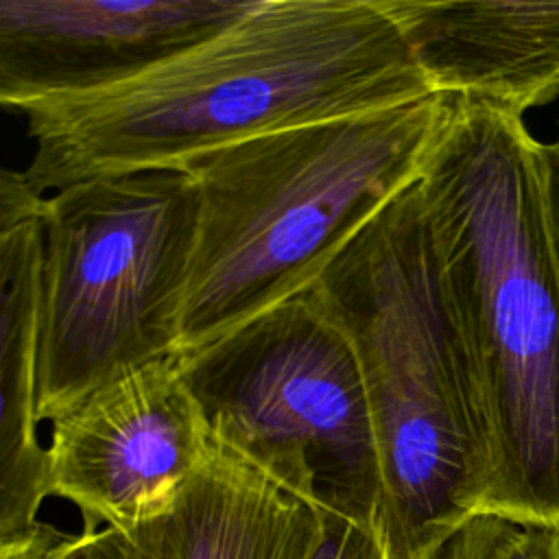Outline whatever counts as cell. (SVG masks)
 <instances>
[{
	"instance_id": "14",
	"label": "cell",
	"mask_w": 559,
	"mask_h": 559,
	"mask_svg": "<svg viewBox=\"0 0 559 559\" xmlns=\"http://www.w3.org/2000/svg\"><path fill=\"white\" fill-rule=\"evenodd\" d=\"M55 559H135L127 535L114 526L85 528L70 535Z\"/></svg>"
},
{
	"instance_id": "10",
	"label": "cell",
	"mask_w": 559,
	"mask_h": 559,
	"mask_svg": "<svg viewBox=\"0 0 559 559\" xmlns=\"http://www.w3.org/2000/svg\"><path fill=\"white\" fill-rule=\"evenodd\" d=\"M321 507L212 439L173 500L122 531L135 559H312Z\"/></svg>"
},
{
	"instance_id": "8",
	"label": "cell",
	"mask_w": 559,
	"mask_h": 559,
	"mask_svg": "<svg viewBox=\"0 0 559 559\" xmlns=\"http://www.w3.org/2000/svg\"><path fill=\"white\" fill-rule=\"evenodd\" d=\"M255 0H0V107L118 85L218 33Z\"/></svg>"
},
{
	"instance_id": "13",
	"label": "cell",
	"mask_w": 559,
	"mask_h": 559,
	"mask_svg": "<svg viewBox=\"0 0 559 559\" xmlns=\"http://www.w3.org/2000/svg\"><path fill=\"white\" fill-rule=\"evenodd\" d=\"M323 528L312 559H397L380 518H354L323 511Z\"/></svg>"
},
{
	"instance_id": "11",
	"label": "cell",
	"mask_w": 559,
	"mask_h": 559,
	"mask_svg": "<svg viewBox=\"0 0 559 559\" xmlns=\"http://www.w3.org/2000/svg\"><path fill=\"white\" fill-rule=\"evenodd\" d=\"M39 218L0 231V544L28 533L50 496L37 432Z\"/></svg>"
},
{
	"instance_id": "9",
	"label": "cell",
	"mask_w": 559,
	"mask_h": 559,
	"mask_svg": "<svg viewBox=\"0 0 559 559\" xmlns=\"http://www.w3.org/2000/svg\"><path fill=\"white\" fill-rule=\"evenodd\" d=\"M432 94L524 118L559 96V0H382Z\"/></svg>"
},
{
	"instance_id": "3",
	"label": "cell",
	"mask_w": 559,
	"mask_h": 559,
	"mask_svg": "<svg viewBox=\"0 0 559 559\" xmlns=\"http://www.w3.org/2000/svg\"><path fill=\"white\" fill-rule=\"evenodd\" d=\"M308 293L358 358L386 542L397 559H432L480 511L489 441L419 186L384 205Z\"/></svg>"
},
{
	"instance_id": "7",
	"label": "cell",
	"mask_w": 559,
	"mask_h": 559,
	"mask_svg": "<svg viewBox=\"0 0 559 559\" xmlns=\"http://www.w3.org/2000/svg\"><path fill=\"white\" fill-rule=\"evenodd\" d=\"M212 443L177 356L140 367L50 421V496L85 528L129 531L162 511Z\"/></svg>"
},
{
	"instance_id": "5",
	"label": "cell",
	"mask_w": 559,
	"mask_h": 559,
	"mask_svg": "<svg viewBox=\"0 0 559 559\" xmlns=\"http://www.w3.org/2000/svg\"><path fill=\"white\" fill-rule=\"evenodd\" d=\"M190 175L100 177L44 197L37 421L177 356L197 242Z\"/></svg>"
},
{
	"instance_id": "6",
	"label": "cell",
	"mask_w": 559,
	"mask_h": 559,
	"mask_svg": "<svg viewBox=\"0 0 559 559\" xmlns=\"http://www.w3.org/2000/svg\"><path fill=\"white\" fill-rule=\"evenodd\" d=\"M177 360L212 439L323 511L380 518L358 358L308 290Z\"/></svg>"
},
{
	"instance_id": "1",
	"label": "cell",
	"mask_w": 559,
	"mask_h": 559,
	"mask_svg": "<svg viewBox=\"0 0 559 559\" xmlns=\"http://www.w3.org/2000/svg\"><path fill=\"white\" fill-rule=\"evenodd\" d=\"M382 0H255L218 33L100 92L22 111L39 194L181 170L264 133L430 96Z\"/></svg>"
},
{
	"instance_id": "12",
	"label": "cell",
	"mask_w": 559,
	"mask_h": 559,
	"mask_svg": "<svg viewBox=\"0 0 559 559\" xmlns=\"http://www.w3.org/2000/svg\"><path fill=\"white\" fill-rule=\"evenodd\" d=\"M478 559H559V528L476 515Z\"/></svg>"
},
{
	"instance_id": "17",
	"label": "cell",
	"mask_w": 559,
	"mask_h": 559,
	"mask_svg": "<svg viewBox=\"0 0 559 559\" xmlns=\"http://www.w3.org/2000/svg\"><path fill=\"white\" fill-rule=\"evenodd\" d=\"M432 559H478V537L474 518Z\"/></svg>"
},
{
	"instance_id": "16",
	"label": "cell",
	"mask_w": 559,
	"mask_h": 559,
	"mask_svg": "<svg viewBox=\"0 0 559 559\" xmlns=\"http://www.w3.org/2000/svg\"><path fill=\"white\" fill-rule=\"evenodd\" d=\"M70 535L48 522H37L28 533L0 544V559H55Z\"/></svg>"
},
{
	"instance_id": "4",
	"label": "cell",
	"mask_w": 559,
	"mask_h": 559,
	"mask_svg": "<svg viewBox=\"0 0 559 559\" xmlns=\"http://www.w3.org/2000/svg\"><path fill=\"white\" fill-rule=\"evenodd\" d=\"M454 96L290 127L188 162L199 221L179 352L306 293L328 262L419 181Z\"/></svg>"
},
{
	"instance_id": "2",
	"label": "cell",
	"mask_w": 559,
	"mask_h": 559,
	"mask_svg": "<svg viewBox=\"0 0 559 559\" xmlns=\"http://www.w3.org/2000/svg\"><path fill=\"white\" fill-rule=\"evenodd\" d=\"M443 299L478 391V515L559 528V266L524 118L454 96L419 181Z\"/></svg>"
},
{
	"instance_id": "15",
	"label": "cell",
	"mask_w": 559,
	"mask_h": 559,
	"mask_svg": "<svg viewBox=\"0 0 559 559\" xmlns=\"http://www.w3.org/2000/svg\"><path fill=\"white\" fill-rule=\"evenodd\" d=\"M44 197H39L26 181L24 173L0 166V231L39 218Z\"/></svg>"
}]
</instances>
